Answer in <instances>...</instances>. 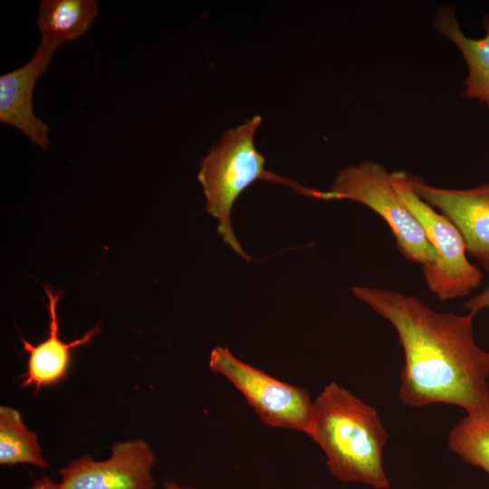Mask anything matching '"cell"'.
Returning <instances> with one entry per match:
<instances>
[{"mask_svg":"<svg viewBox=\"0 0 489 489\" xmlns=\"http://www.w3.org/2000/svg\"><path fill=\"white\" fill-rule=\"evenodd\" d=\"M351 291L396 331L404 355L398 388L403 404L489 412V352L475 342V314L440 312L414 295L379 287Z\"/></svg>","mask_w":489,"mask_h":489,"instance_id":"cell-1","label":"cell"},{"mask_svg":"<svg viewBox=\"0 0 489 489\" xmlns=\"http://www.w3.org/2000/svg\"><path fill=\"white\" fill-rule=\"evenodd\" d=\"M324 452L333 477L388 489L383 449L388 435L377 409L336 382L312 403L307 434Z\"/></svg>","mask_w":489,"mask_h":489,"instance_id":"cell-2","label":"cell"},{"mask_svg":"<svg viewBox=\"0 0 489 489\" xmlns=\"http://www.w3.org/2000/svg\"><path fill=\"white\" fill-rule=\"evenodd\" d=\"M261 122L262 117L254 115L237 127L225 130L201 159L197 174L206 211L217 219L219 235L246 262L251 258L242 248L231 225V210L242 192L259 179L290 187L307 197H311L313 189L264 168L265 158L254 142Z\"/></svg>","mask_w":489,"mask_h":489,"instance_id":"cell-3","label":"cell"},{"mask_svg":"<svg viewBox=\"0 0 489 489\" xmlns=\"http://www.w3.org/2000/svg\"><path fill=\"white\" fill-rule=\"evenodd\" d=\"M312 197L360 203L386 222L408 260L425 266L436 258L422 226L396 191L390 173L377 162L365 161L341 169L328 190L314 188Z\"/></svg>","mask_w":489,"mask_h":489,"instance_id":"cell-4","label":"cell"},{"mask_svg":"<svg viewBox=\"0 0 489 489\" xmlns=\"http://www.w3.org/2000/svg\"><path fill=\"white\" fill-rule=\"evenodd\" d=\"M390 177L398 196L435 250V260L422 266L428 290L442 302L469 295L481 284L483 273L468 260L461 233L449 218L416 194L409 173L398 170Z\"/></svg>","mask_w":489,"mask_h":489,"instance_id":"cell-5","label":"cell"},{"mask_svg":"<svg viewBox=\"0 0 489 489\" xmlns=\"http://www.w3.org/2000/svg\"><path fill=\"white\" fill-rule=\"evenodd\" d=\"M208 365L241 392L264 424L307 434L313 400L306 389L239 360L225 347L212 350Z\"/></svg>","mask_w":489,"mask_h":489,"instance_id":"cell-6","label":"cell"},{"mask_svg":"<svg viewBox=\"0 0 489 489\" xmlns=\"http://www.w3.org/2000/svg\"><path fill=\"white\" fill-rule=\"evenodd\" d=\"M155 454L143 439L116 442L110 456L81 455L59 470L60 489H155Z\"/></svg>","mask_w":489,"mask_h":489,"instance_id":"cell-7","label":"cell"},{"mask_svg":"<svg viewBox=\"0 0 489 489\" xmlns=\"http://www.w3.org/2000/svg\"><path fill=\"white\" fill-rule=\"evenodd\" d=\"M416 194L461 233L467 254L489 272V182L471 188L437 187L410 174Z\"/></svg>","mask_w":489,"mask_h":489,"instance_id":"cell-8","label":"cell"},{"mask_svg":"<svg viewBox=\"0 0 489 489\" xmlns=\"http://www.w3.org/2000/svg\"><path fill=\"white\" fill-rule=\"evenodd\" d=\"M55 52L40 43L26 63L0 76V121L43 149L50 145L49 127L34 113L33 93Z\"/></svg>","mask_w":489,"mask_h":489,"instance_id":"cell-9","label":"cell"},{"mask_svg":"<svg viewBox=\"0 0 489 489\" xmlns=\"http://www.w3.org/2000/svg\"><path fill=\"white\" fill-rule=\"evenodd\" d=\"M47 297L49 315L48 336L38 344H32L21 337L24 350L28 353L26 370L22 377L23 388L51 387L61 382L67 375L74 349L89 344L101 331L99 325L89 330L83 336L71 342H64L59 336L57 304L61 292L48 284H43Z\"/></svg>","mask_w":489,"mask_h":489,"instance_id":"cell-10","label":"cell"},{"mask_svg":"<svg viewBox=\"0 0 489 489\" xmlns=\"http://www.w3.org/2000/svg\"><path fill=\"white\" fill-rule=\"evenodd\" d=\"M434 27L458 47L467 64L463 97L489 107V17L484 20L485 35L478 39L463 34L455 11L447 6L437 12Z\"/></svg>","mask_w":489,"mask_h":489,"instance_id":"cell-11","label":"cell"},{"mask_svg":"<svg viewBox=\"0 0 489 489\" xmlns=\"http://www.w3.org/2000/svg\"><path fill=\"white\" fill-rule=\"evenodd\" d=\"M95 0H43L38 5L40 43L57 50L63 43L81 38L98 15Z\"/></svg>","mask_w":489,"mask_h":489,"instance_id":"cell-12","label":"cell"},{"mask_svg":"<svg viewBox=\"0 0 489 489\" xmlns=\"http://www.w3.org/2000/svg\"><path fill=\"white\" fill-rule=\"evenodd\" d=\"M30 465L42 469L49 466L42 453L37 435L29 429L14 408L0 406V465Z\"/></svg>","mask_w":489,"mask_h":489,"instance_id":"cell-13","label":"cell"},{"mask_svg":"<svg viewBox=\"0 0 489 489\" xmlns=\"http://www.w3.org/2000/svg\"><path fill=\"white\" fill-rule=\"evenodd\" d=\"M447 443L463 461L489 475V412L466 414L450 430Z\"/></svg>","mask_w":489,"mask_h":489,"instance_id":"cell-14","label":"cell"},{"mask_svg":"<svg viewBox=\"0 0 489 489\" xmlns=\"http://www.w3.org/2000/svg\"><path fill=\"white\" fill-rule=\"evenodd\" d=\"M464 307L468 312L475 315L481 311L489 309V283L477 294L468 299Z\"/></svg>","mask_w":489,"mask_h":489,"instance_id":"cell-15","label":"cell"},{"mask_svg":"<svg viewBox=\"0 0 489 489\" xmlns=\"http://www.w3.org/2000/svg\"><path fill=\"white\" fill-rule=\"evenodd\" d=\"M28 489H60L59 484L54 482L50 476L43 475L31 484Z\"/></svg>","mask_w":489,"mask_h":489,"instance_id":"cell-16","label":"cell"},{"mask_svg":"<svg viewBox=\"0 0 489 489\" xmlns=\"http://www.w3.org/2000/svg\"><path fill=\"white\" fill-rule=\"evenodd\" d=\"M161 489H198L196 487H191L187 485H183L177 482H175L173 480H167L163 484Z\"/></svg>","mask_w":489,"mask_h":489,"instance_id":"cell-17","label":"cell"}]
</instances>
